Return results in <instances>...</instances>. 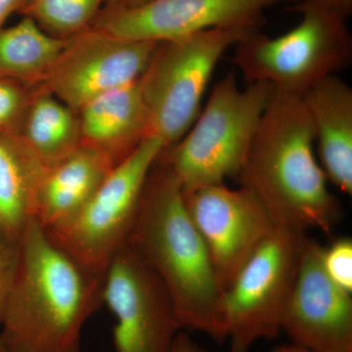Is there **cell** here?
<instances>
[{
	"label": "cell",
	"mask_w": 352,
	"mask_h": 352,
	"mask_svg": "<svg viewBox=\"0 0 352 352\" xmlns=\"http://www.w3.org/2000/svg\"><path fill=\"white\" fill-rule=\"evenodd\" d=\"M116 164L104 153L82 144L73 154L46 168L34 220L47 230L75 217Z\"/></svg>",
	"instance_id": "obj_16"
},
{
	"label": "cell",
	"mask_w": 352,
	"mask_h": 352,
	"mask_svg": "<svg viewBox=\"0 0 352 352\" xmlns=\"http://www.w3.org/2000/svg\"><path fill=\"white\" fill-rule=\"evenodd\" d=\"M106 0H25L20 12L46 32L69 39L92 27Z\"/></svg>",
	"instance_id": "obj_20"
},
{
	"label": "cell",
	"mask_w": 352,
	"mask_h": 352,
	"mask_svg": "<svg viewBox=\"0 0 352 352\" xmlns=\"http://www.w3.org/2000/svg\"><path fill=\"white\" fill-rule=\"evenodd\" d=\"M0 352H6V351H4L3 346H2L1 340H0Z\"/></svg>",
	"instance_id": "obj_29"
},
{
	"label": "cell",
	"mask_w": 352,
	"mask_h": 352,
	"mask_svg": "<svg viewBox=\"0 0 352 352\" xmlns=\"http://www.w3.org/2000/svg\"><path fill=\"white\" fill-rule=\"evenodd\" d=\"M31 97L27 83L0 78V133L19 131Z\"/></svg>",
	"instance_id": "obj_21"
},
{
	"label": "cell",
	"mask_w": 352,
	"mask_h": 352,
	"mask_svg": "<svg viewBox=\"0 0 352 352\" xmlns=\"http://www.w3.org/2000/svg\"><path fill=\"white\" fill-rule=\"evenodd\" d=\"M17 133L46 168L82 146L78 113L43 87L32 94Z\"/></svg>",
	"instance_id": "obj_18"
},
{
	"label": "cell",
	"mask_w": 352,
	"mask_h": 352,
	"mask_svg": "<svg viewBox=\"0 0 352 352\" xmlns=\"http://www.w3.org/2000/svg\"><path fill=\"white\" fill-rule=\"evenodd\" d=\"M296 6L309 7V8L320 9L342 17H349L352 10V0H302Z\"/></svg>",
	"instance_id": "obj_24"
},
{
	"label": "cell",
	"mask_w": 352,
	"mask_h": 352,
	"mask_svg": "<svg viewBox=\"0 0 352 352\" xmlns=\"http://www.w3.org/2000/svg\"><path fill=\"white\" fill-rule=\"evenodd\" d=\"M82 144L120 163L150 135L141 78L98 95L78 112Z\"/></svg>",
	"instance_id": "obj_15"
},
{
	"label": "cell",
	"mask_w": 352,
	"mask_h": 352,
	"mask_svg": "<svg viewBox=\"0 0 352 352\" xmlns=\"http://www.w3.org/2000/svg\"><path fill=\"white\" fill-rule=\"evenodd\" d=\"M323 252V245L305 237L281 330L294 344L311 351L352 352L351 293L328 276Z\"/></svg>",
	"instance_id": "obj_13"
},
{
	"label": "cell",
	"mask_w": 352,
	"mask_h": 352,
	"mask_svg": "<svg viewBox=\"0 0 352 352\" xmlns=\"http://www.w3.org/2000/svg\"><path fill=\"white\" fill-rule=\"evenodd\" d=\"M159 44L117 38L89 28L68 39L41 80L43 88L78 113L98 95L140 80Z\"/></svg>",
	"instance_id": "obj_10"
},
{
	"label": "cell",
	"mask_w": 352,
	"mask_h": 352,
	"mask_svg": "<svg viewBox=\"0 0 352 352\" xmlns=\"http://www.w3.org/2000/svg\"><path fill=\"white\" fill-rule=\"evenodd\" d=\"M170 352H208L190 338L188 333L182 330L175 336Z\"/></svg>",
	"instance_id": "obj_25"
},
{
	"label": "cell",
	"mask_w": 352,
	"mask_h": 352,
	"mask_svg": "<svg viewBox=\"0 0 352 352\" xmlns=\"http://www.w3.org/2000/svg\"><path fill=\"white\" fill-rule=\"evenodd\" d=\"M46 166L17 132L0 133V233L20 242L36 219Z\"/></svg>",
	"instance_id": "obj_17"
},
{
	"label": "cell",
	"mask_w": 352,
	"mask_h": 352,
	"mask_svg": "<svg viewBox=\"0 0 352 352\" xmlns=\"http://www.w3.org/2000/svg\"><path fill=\"white\" fill-rule=\"evenodd\" d=\"M273 91L264 82L241 88L234 72L214 85L189 131L160 156L183 194L237 177Z\"/></svg>",
	"instance_id": "obj_4"
},
{
	"label": "cell",
	"mask_w": 352,
	"mask_h": 352,
	"mask_svg": "<svg viewBox=\"0 0 352 352\" xmlns=\"http://www.w3.org/2000/svg\"><path fill=\"white\" fill-rule=\"evenodd\" d=\"M314 134L300 95L274 89L241 168V184L278 227L331 234L342 210L314 154Z\"/></svg>",
	"instance_id": "obj_1"
},
{
	"label": "cell",
	"mask_w": 352,
	"mask_h": 352,
	"mask_svg": "<svg viewBox=\"0 0 352 352\" xmlns=\"http://www.w3.org/2000/svg\"><path fill=\"white\" fill-rule=\"evenodd\" d=\"M323 265L328 276L340 288L352 292V241L344 238L324 248Z\"/></svg>",
	"instance_id": "obj_22"
},
{
	"label": "cell",
	"mask_w": 352,
	"mask_h": 352,
	"mask_svg": "<svg viewBox=\"0 0 352 352\" xmlns=\"http://www.w3.org/2000/svg\"><path fill=\"white\" fill-rule=\"evenodd\" d=\"M184 199L223 294L276 226L258 199L243 186L210 185L184 194Z\"/></svg>",
	"instance_id": "obj_11"
},
{
	"label": "cell",
	"mask_w": 352,
	"mask_h": 352,
	"mask_svg": "<svg viewBox=\"0 0 352 352\" xmlns=\"http://www.w3.org/2000/svg\"><path fill=\"white\" fill-rule=\"evenodd\" d=\"M307 233L278 227L222 294L231 352L276 339L295 287Z\"/></svg>",
	"instance_id": "obj_8"
},
{
	"label": "cell",
	"mask_w": 352,
	"mask_h": 352,
	"mask_svg": "<svg viewBox=\"0 0 352 352\" xmlns=\"http://www.w3.org/2000/svg\"><path fill=\"white\" fill-rule=\"evenodd\" d=\"M284 0H148L102 9L92 27L129 41L166 43L219 28L256 29L266 9Z\"/></svg>",
	"instance_id": "obj_12"
},
{
	"label": "cell",
	"mask_w": 352,
	"mask_h": 352,
	"mask_svg": "<svg viewBox=\"0 0 352 352\" xmlns=\"http://www.w3.org/2000/svg\"><path fill=\"white\" fill-rule=\"evenodd\" d=\"M302 97L328 182L351 195V87L333 75L316 83Z\"/></svg>",
	"instance_id": "obj_14"
},
{
	"label": "cell",
	"mask_w": 352,
	"mask_h": 352,
	"mask_svg": "<svg viewBox=\"0 0 352 352\" xmlns=\"http://www.w3.org/2000/svg\"><path fill=\"white\" fill-rule=\"evenodd\" d=\"M20 242L0 233V324L19 263Z\"/></svg>",
	"instance_id": "obj_23"
},
{
	"label": "cell",
	"mask_w": 352,
	"mask_h": 352,
	"mask_svg": "<svg viewBox=\"0 0 352 352\" xmlns=\"http://www.w3.org/2000/svg\"><path fill=\"white\" fill-rule=\"evenodd\" d=\"M254 32L219 28L159 44L141 83L150 135L161 139L164 149L177 143L195 122L220 58Z\"/></svg>",
	"instance_id": "obj_7"
},
{
	"label": "cell",
	"mask_w": 352,
	"mask_h": 352,
	"mask_svg": "<svg viewBox=\"0 0 352 352\" xmlns=\"http://www.w3.org/2000/svg\"><path fill=\"white\" fill-rule=\"evenodd\" d=\"M271 352H314L309 349H303L302 346H296V344H282V346H275Z\"/></svg>",
	"instance_id": "obj_28"
},
{
	"label": "cell",
	"mask_w": 352,
	"mask_h": 352,
	"mask_svg": "<svg viewBox=\"0 0 352 352\" xmlns=\"http://www.w3.org/2000/svg\"><path fill=\"white\" fill-rule=\"evenodd\" d=\"M126 244L164 284L182 330L227 340L222 292L207 248L190 217L182 186L160 157Z\"/></svg>",
	"instance_id": "obj_3"
},
{
	"label": "cell",
	"mask_w": 352,
	"mask_h": 352,
	"mask_svg": "<svg viewBox=\"0 0 352 352\" xmlns=\"http://www.w3.org/2000/svg\"><path fill=\"white\" fill-rule=\"evenodd\" d=\"M102 302L116 318L117 352H170L182 329L160 278L126 244L104 275Z\"/></svg>",
	"instance_id": "obj_9"
},
{
	"label": "cell",
	"mask_w": 352,
	"mask_h": 352,
	"mask_svg": "<svg viewBox=\"0 0 352 352\" xmlns=\"http://www.w3.org/2000/svg\"><path fill=\"white\" fill-rule=\"evenodd\" d=\"M25 0H0V29L11 14L20 11Z\"/></svg>",
	"instance_id": "obj_26"
},
{
	"label": "cell",
	"mask_w": 352,
	"mask_h": 352,
	"mask_svg": "<svg viewBox=\"0 0 352 352\" xmlns=\"http://www.w3.org/2000/svg\"><path fill=\"white\" fill-rule=\"evenodd\" d=\"M110 2V6L113 7H132L145 3L148 0H106Z\"/></svg>",
	"instance_id": "obj_27"
},
{
	"label": "cell",
	"mask_w": 352,
	"mask_h": 352,
	"mask_svg": "<svg viewBox=\"0 0 352 352\" xmlns=\"http://www.w3.org/2000/svg\"><path fill=\"white\" fill-rule=\"evenodd\" d=\"M302 20L277 36L254 32L236 44L232 63L249 83L302 96L327 76L346 68L352 39L346 18L320 9L296 6Z\"/></svg>",
	"instance_id": "obj_5"
},
{
	"label": "cell",
	"mask_w": 352,
	"mask_h": 352,
	"mask_svg": "<svg viewBox=\"0 0 352 352\" xmlns=\"http://www.w3.org/2000/svg\"><path fill=\"white\" fill-rule=\"evenodd\" d=\"M103 278L72 258L36 220L20 240L17 272L0 325L6 352H80L102 303Z\"/></svg>",
	"instance_id": "obj_2"
},
{
	"label": "cell",
	"mask_w": 352,
	"mask_h": 352,
	"mask_svg": "<svg viewBox=\"0 0 352 352\" xmlns=\"http://www.w3.org/2000/svg\"><path fill=\"white\" fill-rule=\"evenodd\" d=\"M68 39L55 38L25 17L0 29V78L41 82L56 63Z\"/></svg>",
	"instance_id": "obj_19"
},
{
	"label": "cell",
	"mask_w": 352,
	"mask_h": 352,
	"mask_svg": "<svg viewBox=\"0 0 352 352\" xmlns=\"http://www.w3.org/2000/svg\"><path fill=\"white\" fill-rule=\"evenodd\" d=\"M164 149L161 139L146 136L113 166L75 217L44 230L50 239L85 270L104 279L111 261L129 240L148 176Z\"/></svg>",
	"instance_id": "obj_6"
}]
</instances>
